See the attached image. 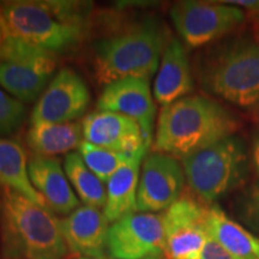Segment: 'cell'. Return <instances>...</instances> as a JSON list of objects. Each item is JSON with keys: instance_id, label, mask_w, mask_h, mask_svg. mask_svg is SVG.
<instances>
[{"instance_id": "f1b7e54d", "label": "cell", "mask_w": 259, "mask_h": 259, "mask_svg": "<svg viewBox=\"0 0 259 259\" xmlns=\"http://www.w3.org/2000/svg\"><path fill=\"white\" fill-rule=\"evenodd\" d=\"M8 36H9V30H8V27H6V22H5L4 15H3L2 6H0V48H2L3 44H4Z\"/></svg>"}, {"instance_id": "cb8c5ba5", "label": "cell", "mask_w": 259, "mask_h": 259, "mask_svg": "<svg viewBox=\"0 0 259 259\" xmlns=\"http://www.w3.org/2000/svg\"><path fill=\"white\" fill-rule=\"evenodd\" d=\"M27 107L0 87V137H10L22 128Z\"/></svg>"}, {"instance_id": "277c9868", "label": "cell", "mask_w": 259, "mask_h": 259, "mask_svg": "<svg viewBox=\"0 0 259 259\" xmlns=\"http://www.w3.org/2000/svg\"><path fill=\"white\" fill-rule=\"evenodd\" d=\"M0 247L5 259H64L60 220L14 190L0 187Z\"/></svg>"}, {"instance_id": "83f0119b", "label": "cell", "mask_w": 259, "mask_h": 259, "mask_svg": "<svg viewBox=\"0 0 259 259\" xmlns=\"http://www.w3.org/2000/svg\"><path fill=\"white\" fill-rule=\"evenodd\" d=\"M251 160H252V164H253L255 173H257V176H259V132L254 137L253 144H252Z\"/></svg>"}, {"instance_id": "7c38bea8", "label": "cell", "mask_w": 259, "mask_h": 259, "mask_svg": "<svg viewBox=\"0 0 259 259\" xmlns=\"http://www.w3.org/2000/svg\"><path fill=\"white\" fill-rule=\"evenodd\" d=\"M92 96L87 83L65 67L52 78L30 114V125L40 122H73L89 108Z\"/></svg>"}, {"instance_id": "4dcf8cb0", "label": "cell", "mask_w": 259, "mask_h": 259, "mask_svg": "<svg viewBox=\"0 0 259 259\" xmlns=\"http://www.w3.org/2000/svg\"><path fill=\"white\" fill-rule=\"evenodd\" d=\"M78 259H106V258L101 257V258H78Z\"/></svg>"}, {"instance_id": "7a4b0ae2", "label": "cell", "mask_w": 259, "mask_h": 259, "mask_svg": "<svg viewBox=\"0 0 259 259\" xmlns=\"http://www.w3.org/2000/svg\"><path fill=\"white\" fill-rule=\"evenodd\" d=\"M9 34L51 54L66 53L82 42L92 4L12 0L0 3Z\"/></svg>"}, {"instance_id": "4316f807", "label": "cell", "mask_w": 259, "mask_h": 259, "mask_svg": "<svg viewBox=\"0 0 259 259\" xmlns=\"http://www.w3.org/2000/svg\"><path fill=\"white\" fill-rule=\"evenodd\" d=\"M227 5L236 6L241 10H248L252 12H258L259 14V0H223Z\"/></svg>"}, {"instance_id": "7402d4cb", "label": "cell", "mask_w": 259, "mask_h": 259, "mask_svg": "<svg viewBox=\"0 0 259 259\" xmlns=\"http://www.w3.org/2000/svg\"><path fill=\"white\" fill-rule=\"evenodd\" d=\"M64 169L70 184L87 206L105 208L107 193L103 183L89 169L78 153H70L64 161Z\"/></svg>"}, {"instance_id": "8fae6325", "label": "cell", "mask_w": 259, "mask_h": 259, "mask_svg": "<svg viewBox=\"0 0 259 259\" xmlns=\"http://www.w3.org/2000/svg\"><path fill=\"white\" fill-rule=\"evenodd\" d=\"M186 178L183 164L168 154H147L139 173L136 209L138 212L167 210L181 197Z\"/></svg>"}, {"instance_id": "5b68a950", "label": "cell", "mask_w": 259, "mask_h": 259, "mask_svg": "<svg viewBox=\"0 0 259 259\" xmlns=\"http://www.w3.org/2000/svg\"><path fill=\"white\" fill-rule=\"evenodd\" d=\"M196 78L210 95L259 113V40L228 41L196 61Z\"/></svg>"}, {"instance_id": "d6986e66", "label": "cell", "mask_w": 259, "mask_h": 259, "mask_svg": "<svg viewBox=\"0 0 259 259\" xmlns=\"http://www.w3.org/2000/svg\"><path fill=\"white\" fill-rule=\"evenodd\" d=\"M25 149L18 139L0 137V187L14 190L38 205H46L41 194L32 186L28 170Z\"/></svg>"}, {"instance_id": "5bb4252c", "label": "cell", "mask_w": 259, "mask_h": 259, "mask_svg": "<svg viewBox=\"0 0 259 259\" xmlns=\"http://www.w3.org/2000/svg\"><path fill=\"white\" fill-rule=\"evenodd\" d=\"M84 141L97 147L119 153H135L144 145L145 141L141 126L134 119L115 112L97 111L83 119Z\"/></svg>"}, {"instance_id": "ffe728a7", "label": "cell", "mask_w": 259, "mask_h": 259, "mask_svg": "<svg viewBox=\"0 0 259 259\" xmlns=\"http://www.w3.org/2000/svg\"><path fill=\"white\" fill-rule=\"evenodd\" d=\"M83 136L82 124L78 122H40L31 124L25 142L35 155L45 157H54L57 155L72 153L78 149Z\"/></svg>"}, {"instance_id": "6da1fadb", "label": "cell", "mask_w": 259, "mask_h": 259, "mask_svg": "<svg viewBox=\"0 0 259 259\" xmlns=\"http://www.w3.org/2000/svg\"><path fill=\"white\" fill-rule=\"evenodd\" d=\"M240 121L211 97L189 95L162 107L155 134V151L181 158L235 136Z\"/></svg>"}, {"instance_id": "1f68e13d", "label": "cell", "mask_w": 259, "mask_h": 259, "mask_svg": "<svg viewBox=\"0 0 259 259\" xmlns=\"http://www.w3.org/2000/svg\"><path fill=\"white\" fill-rule=\"evenodd\" d=\"M147 259H163V258H147Z\"/></svg>"}, {"instance_id": "52a82bcc", "label": "cell", "mask_w": 259, "mask_h": 259, "mask_svg": "<svg viewBox=\"0 0 259 259\" xmlns=\"http://www.w3.org/2000/svg\"><path fill=\"white\" fill-rule=\"evenodd\" d=\"M53 54L9 34L0 48V87L22 102H34L53 78Z\"/></svg>"}, {"instance_id": "44dd1931", "label": "cell", "mask_w": 259, "mask_h": 259, "mask_svg": "<svg viewBox=\"0 0 259 259\" xmlns=\"http://www.w3.org/2000/svg\"><path fill=\"white\" fill-rule=\"evenodd\" d=\"M208 233L236 259H259V238L229 219L218 205L208 209Z\"/></svg>"}, {"instance_id": "9c48e42d", "label": "cell", "mask_w": 259, "mask_h": 259, "mask_svg": "<svg viewBox=\"0 0 259 259\" xmlns=\"http://www.w3.org/2000/svg\"><path fill=\"white\" fill-rule=\"evenodd\" d=\"M106 251L112 259H164L163 215L134 212L113 222Z\"/></svg>"}, {"instance_id": "4fadbf2b", "label": "cell", "mask_w": 259, "mask_h": 259, "mask_svg": "<svg viewBox=\"0 0 259 259\" xmlns=\"http://www.w3.org/2000/svg\"><path fill=\"white\" fill-rule=\"evenodd\" d=\"M97 109L115 112L134 119L141 126L147 143H153L156 105L147 78L126 77L103 88L97 100Z\"/></svg>"}, {"instance_id": "8992f818", "label": "cell", "mask_w": 259, "mask_h": 259, "mask_svg": "<svg viewBox=\"0 0 259 259\" xmlns=\"http://www.w3.org/2000/svg\"><path fill=\"white\" fill-rule=\"evenodd\" d=\"M181 164L190 190L211 205L244 184L248 155L244 141L235 135L184 157Z\"/></svg>"}, {"instance_id": "484cf974", "label": "cell", "mask_w": 259, "mask_h": 259, "mask_svg": "<svg viewBox=\"0 0 259 259\" xmlns=\"http://www.w3.org/2000/svg\"><path fill=\"white\" fill-rule=\"evenodd\" d=\"M197 259H236L232 253H229L225 247H222L215 239L209 235L208 240L204 245L203 250Z\"/></svg>"}, {"instance_id": "9a60e30c", "label": "cell", "mask_w": 259, "mask_h": 259, "mask_svg": "<svg viewBox=\"0 0 259 259\" xmlns=\"http://www.w3.org/2000/svg\"><path fill=\"white\" fill-rule=\"evenodd\" d=\"M61 233L71 253L80 258H101L106 251L109 222L101 210L79 206L60 220Z\"/></svg>"}, {"instance_id": "e0dca14e", "label": "cell", "mask_w": 259, "mask_h": 259, "mask_svg": "<svg viewBox=\"0 0 259 259\" xmlns=\"http://www.w3.org/2000/svg\"><path fill=\"white\" fill-rule=\"evenodd\" d=\"M194 80L186 48L177 37H171L162 54L154 83V96L162 107L189 96Z\"/></svg>"}, {"instance_id": "3957f363", "label": "cell", "mask_w": 259, "mask_h": 259, "mask_svg": "<svg viewBox=\"0 0 259 259\" xmlns=\"http://www.w3.org/2000/svg\"><path fill=\"white\" fill-rule=\"evenodd\" d=\"M170 38L163 22L155 17L142 18L101 38L94 45L96 80L108 85L126 77L149 79L160 66Z\"/></svg>"}, {"instance_id": "2e32d148", "label": "cell", "mask_w": 259, "mask_h": 259, "mask_svg": "<svg viewBox=\"0 0 259 259\" xmlns=\"http://www.w3.org/2000/svg\"><path fill=\"white\" fill-rule=\"evenodd\" d=\"M28 170L32 186L52 211L70 215L79 208V199L71 189L70 181L58 158L31 155L28 161Z\"/></svg>"}, {"instance_id": "d4e9b609", "label": "cell", "mask_w": 259, "mask_h": 259, "mask_svg": "<svg viewBox=\"0 0 259 259\" xmlns=\"http://www.w3.org/2000/svg\"><path fill=\"white\" fill-rule=\"evenodd\" d=\"M236 218L259 235V180L242 191L235 203Z\"/></svg>"}, {"instance_id": "30bf717a", "label": "cell", "mask_w": 259, "mask_h": 259, "mask_svg": "<svg viewBox=\"0 0 259 259\" xmlns=\"http://www.w3.org/2000/svg\"><path fill=\"white\" fill-rule=\"evenodd\" d=\"M209 206L190 197H180L164 210V259H197L209 238Z\"/></svg>"}, {"instance_id": "f546056e", "label": "cell", "mask_w": 259, "mask_h": 259, "mask_svg": "<svg viewBox=\"0 0 259 259\" xmlns=\"http://www.w3.org/2000/svg\"><path fill=\"white\" fill-rule=\"evenodd\" d=\"M255 27H257V40H259V22L257 23V25H255Z\"/></svg>"}, {"instance_id": "ac0fdd59", "label": "cell", "mask_w": 259, "mask_h": 259, "mask_svg": "<svg viewBox=\"0 0 259 259\" xmlns=\"http://www.w3.org/2000/svg\"><path fill=\"white\" fill-rule=\"evenodd\" d=\"M149 148H150L149 145H144L139 150L135 151L128 161L119 168L107 183V200L103 213L109 223L137 211L136 202H137L139 173Z\"/></svg>"}, {"instance_id": "ba28073f", "label": "cell", "mask_w": 259, "mask_h": 259, "mask_svg": "<svg viewBox=\"0 0 259 259\" xmlns=\"http://www.w3.org/2000/svg\"><path fill=\"white\" fill-rule=\"evenodd\" d=\"M174 28L190 48L216 42L245 21V11L222 2H178L170 9Z\"/></svg>"}, {"instance_id": "603a6c76", "label": "cell", "mask_w": 259, "mask_h": 259, "mask_svg": "<svg viewBox=\"0 0 259 259\" xmlns=\"http://www.w3.org/2000/svg\"><path fill=\"white\" fill-rule=\"evenodd\" d=\"M78 154L102 183H108L113 174L124 166L134 153H119L82 141L78 147Z\"/></svg>"}]
</instances>
